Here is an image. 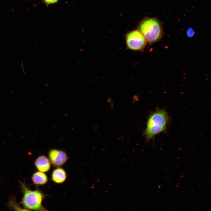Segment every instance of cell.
Returning <instances> with one entry per match:
<instances>
[{"instance_id": "1", "label": "cell", "mask_w": 211, "mask_h": 211, "mask_svg": "<svg viewBox=\"0 0 211 211\" xmlns=\"http://www.w3.org/2000/svg\"><path fill=\"white\" fill-rule=\"evenodd\" d=\"M169 120V115L164 109H158L150 115L144 133L147 142L157 135L166 131Z\"/></svg>"}, {"instance_id": "2", "label": "cell", "mask_w": 211, "mask_h": 211, "mask_svg": "<svg viewBox=\"0 0 211 211\" xmlns=\"http://www.w3.org/2000/svg\"><path fill=\"white\" fill-rule=\"evenodd\" d=\"M138 27V29L149 44L158 41L163 35L161 23L156 18H145L139 23Z\"/></svg>"}, {"instance_id": "3", "label": "cell", "mask_w": 211, "mask_h": 211, "mask_svg": "<svg viewBox=\"0 0 211 211\" xmlns=\"http://www.w3.org/2000/svg\"><path fill=\"white\" fill-rule=\"evenodd\" d=\"M23 196L22 203L28 210H41L42 208V202L44 195L38 190L32 191L29 189L23 184H22Z\"/></svg>"}, {"instance_id": "4", "label": "cell", "mask_w": 211, "mask_h": 211, "mask_svg": "<svg viewBox=\"0 0 211 211\" xmlns=\"http://www.w3.org/2000/svg\"><path fill=\"white\" fill-rule=\"evenodd\" d=\"M125 38L127 47L132 50H142L146 44L147 42L144 36L138 29L129 31Z\"/></svg>"}, {"instance_id": "5", "label": "cell", "mask_w": 211, "mask_h": 211, "mask_svg": "<svg viewBox=\"0 0 211 211\" xmlns=\"http://www.w3.org/2000/svg\"><path fill=\"white\" fill-rule=\"evenodd\" d=\"M48 155L50 161L56 167L62 166L65 163L68 159V156L65 152L56 149H52L50 151Z\"/></svg>"}, {"instance_id": "6", "label": "cell", "mask_w": 211, "mask_h": 211, "mask_svg": "<svg viewBox=\"0 0 211 211\" xmlns=\"http://www.w3.org/2000/svg\"><path fill=\"white\" fill-rule=\"evenodd\" d=\"M35 164L37 169L42 172H46L50 169V161L45 156H41L38 157L35 160Z\"/></svg>"}, {"instance_id": "7", "label": "cell", "mask_w": 211, "mask_h": 211, "mask_svg": "<svg viewBox=\"0 0 211 211\" xmlns=\"http://www.w3.org/2000/svg\"><path fill=\"white\" fill-rule=\"evenodd\" d=\"M52 176V179L55 182L60 183L65 181L67 178V175L63 169L58 168L53 171Z\"/></svg>"}, {"instance_id": "8", "label": "cell", "mask_w": 211, "mask_h": 211, "mask_svg": "<svg viewBox=\"0 0 211 211\" xmlns=\"http://www.w3.org/2000/svg\"><path fill=\"white\" fill-rule=\"evenodd\" d=\"M32 179L33 183L36 185L44 184L48 181L46 175L44 172L40 171L36 172L33 175Z\"/></svg>"}, {"instance_id": "9", "label": "cell", "mask_w": 211, "mask_h": 211, "mask_svg": "<svg viewBox=\"0 0 211 211\" xmlns=\"http://www.w3.org/2000/svg\"><path fill=\"white\" fill-rule=\"evenodd\" d=\"M186 33L188 37L191 38L194 35L195 32L192 28H190L187 30Z\"/></svg>"}, {"instance_id": "10", "label": "cell", "mask_w": 211, "mask_h": 211, "mask_svg": "<svg viewBox=\"0 0 211 211\" xmlns=\"http://www.w3.org/2000/svg\"><path fill=\"white\" fill-rule=\"evenodd\" d=\"M59 0H44V2L47 5L57 2Z\"/></svg>"}]
</instances>
